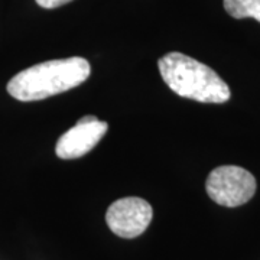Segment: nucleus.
<instances>
[{"instance_id": "3", "label": "nucleus", "mask_w": 260, "mask_h": 260, "mask_svg": "<svg viewBox=\"0 0 260 260\" xmlns=\"http://www.w3.org/2000/svg\"><path fill=\"white\" fill-rule=\"evenodd\" d=\"M207 194L223 207H239L249 203L256 192V179L244 168L223 165L214 168L205 182Z\"/></svg>"}, {"instance_id": "2", "label": "nucleus", "mask_w": 260, "mask_h": 260, "mask_svg": "<svg viewBox=\"0 0 260 260\" xmlns=\"http://www.w3.org/2000/svg\"><path fill=\"white\" fill-rule=\"evenodd\" d=\"M167 85L178 95L200 103H225L230 87L213 68L181 52H169L158 62Z\"/></svg>"}, {"instance_id": "6", "label": "nucleus", "mask_w": 260, "mask_h": 260, "mask_svg": "<svg viewBox=\"0 0 260 260\" xmlns=\"http://www.w3.org/2000/svg\"><path fill=\"white\" fill-rule=\"evenodd\" d=\"M224 9L234 19L253 18L260 22V0H224Z\"/></svg>"}, {"instance_id": "5", "label": "nucleus", "mask_w": 260, "mask_h": 260, "mask_svg": "<svg viewBox=\"0 0 260 260\" xmlns=\"http://www.w3.org/2000/svg\"><path fill=\"white\" fill-rule=\"evenodd\" d=\"M109 124L95 116H84L58 139L55 153L61 159H77L88 153L104 138Z\"/></svg>"}, {"instance_id": "1", "label": "nucleus", "mask_w": 260, "mask_h": 260, "mask_svg": "<svg viewBox=\"0 0 260 260\" xmlns=\"http://www.w3.org/2000/svg\"><path fill=\"white\" fill-rule=\"evenodd\" d=\"M91 67L81 56L52 59L29 67L8 83V93L19 102H38L83 84Z\"/></svg>"}, {"instance_id": "4", "label": "nucleus", "mask_w": 260, "mask_h": 260, "mask_svg": "<svg viewBox=\"0 0 260 260\" xmlns=\"http://www.w3.org/2000/svg\"><path fill=\"white\" fill-rule=\"evenodd\" d=\"M153 217L148 201L138 197H126L114 201L107 213L106 223L114 234L123 239H135L146 232Z\"/></svg>"}, {"instance_id": "7", "label": "nucleus", "mask_w": 260, "mask_h": 260, "mask_svg": "<svg viewBox=\"0 0 260 260\" xmlns=\"http://www.w3.org/2000/svg\"><path fill=\"white\" fill-rule=\"evenodd\" d=\"M70 2H73V0H37L38 5L44 9H55L59 6H64Z\"/></svg>"}]
</instances>
